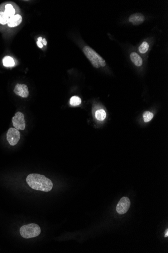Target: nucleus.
Segmentation results:
<instances>
[{
  "instance_id": "obj_17",
  "label": "nucleus",
  "mask_w": 168,
  "mask_h": 253,
  "mask_svg": "<svg viewBox=\"0 0 168 253\" xmlns=\"http://www.w3.org/2000/svg\"><path fill=\"white\" fill-rule=\"evenodd\" d=\"M142 116L144 121L145 122H148L152 119V118L154 117V114L150 111H146L143 113Z\"/></svg>"
},
{
  "instance_id": "obj_6",
  "label": "nucleus",
  "mask_w": 168,
  "mask_h": 253,
  "mask_svg": "<svg viewBox=\"0 0 168 253\" xmlns=\"http://www.w3.org/2000/svg\"><path fill=\"white\" fill-rule=\"evenodd\" d=\"M20 138V133L15 128H10L7 133V140L11 146H15L18 142Z\"/></svg>"
},
{
  "instance_id": "obj_18",
  "label": "nucleus",
  "mask_w": 168,
  "mask_h": 253,
  "mask_svg": "<svg viewBox=\"0 0 168 253\" xmlns=\"http://www.w3.org/2000/svg\"><path fill=\"white\" fill-rule=\"evenodd\" d=\"M37 45L39 47V48H42L43 47V44L41 42H39V41H37L36 42Z\"/></svg>"
},
{
  "instance_id": "obj_20",
  "label": "nucleus",
  "mask_w": 168,
  "mask_h": 253,
  "mask_svg": "<svg viewBox=\"0 0 168 253\" xmlns=\"http://www.w3.org/2000/svg\"><path fill=\"white\" fill-rule=\"evenodd\" d=\"M168 236V229H167L166 231V234L165 235V237L167 238Z\"/></svg>"
},
{
  "instance_id": "obj_11",
  "label": "nucleus",
  "mask_w": 168,
  "mask_h": 253,
  "mask_svg": "<svg viewBox=\"0 0 168 253\" xmlns=\"http://www.w3.org/2000/svg\"><path fill=\"white\" fill-rule=\"evenodd\" d=\"M130 59L132 60V62H133V64L136 66L140 67L142 65V58L137 53H132L130 54Z\"/></svg>"
},
{
  "instance_id": "obj_21",
  "label": "nucleus",
  "mask_w": 168,
  "mask_h": 253,
  "mask_svg": "<svg viewBox=\"0 0 168 253\" xmlns=\"http://www.w3.org/2000/svg\"><path fill=\"white\" fill-rule=\"evenodd\" d=\"M42 39H42V37H39V38H38V39H37V40H38V41H39V42H41L42 41Z\"/></svg>"
},
{
  "instance_id": "obj_2",
  "label": "nucleus",
  "mask_w": 168,
  "mask_h": 253,
  "mask_svg": "<svg viewBox=\"0 0 168 253\" xmlns=\"http://www.w3.org/2000/svg\"><path fill=\"white\" fill-rule=\"evenodd\" d=\"M83 52L95 68H99L101 67L105 66L106 64L105 60L91 47L85 46L83 49Z\"/></svg>"
},
{
  "instance_id": "obj_1",
  "label": "nucleus",
  "mask_w": 168,
  "mask_h": 253,
  "mask_svg": "<svg viewBox=\"0 0 168 253\" xmlns=\"http://www.w3.org/2000/svg\"><path fill=\"white\" fill-rule=\"evenodd\" d=\"M26 182L32 189L48 192L52 189L53 183L50 179L39 174H30L26 178Z\"/></svg>"
},
{
  "instance_id": "obj_5",
  "label": "nucleus",
  "mask_w": 168,
  "mask_h": 253,
  "mask_svg": "<svg viewBox=\"0 0 168 253\" xmlns=\"http://www.w3.org/2000/svg\"><path fill=\"white\" fill-rule=\"evenodd\" d=\"M12 123L15 128L18 130H24L25 128V121L24 115L21 112H17L12 118Z\"/></svg>"
},
{
  "instance_id": "obj_8",
  "label": "nucleus",
  "mask_w": 168,
  "mask_h": 253,
  "mask_svg": "<svg viewBox=\"0 0 168 253\" xmlns=\"http://www.w3.org/2000/svg\"><path fill=\"white\" fill-rule=\"evenodd\" d=\"M14 92L16 95L24 98H27L29 94L28 86L25 84H17L14 89Z\"/></svg>"
},
{
  "instance_id": "obj_12",
  "label": "nucleus",
  "mask_w": 168,
  "mask_h": 253,
  "mask_svg": "<svg viewBox=\"0 0 168 253\" xmlns=\"http://www.w3.org/2000/svg\"><path fill=\"white\" fill-rule=\"evenodd\" d=\"M3 63L5 67H13L15 64L13 58L9 56H6L3 58Z\"/></svg>"
},
{
  "instance_id": "obj_16",
  "label": "nucleus",
  "mask_w": 168,
  "mask_h": 253,
  "mask_svg": "<svg viewBox=\"0 0 168 253\" xmlns=\"http://www.w3.org/2000/svg\"><path fill=\"white\" fill-rule=\"evenodd\" d=\"M149 47H150V46L147 42H142V43L140 45V47L138 48V51L141 54L146 53L149 50Z\"/></svg>"
},
{
  "instance_id": "obj_15",
  "label": "nucleus",
  "mask_w": 168,
  "mask_h": 253,
  "mask_svg": "<svg viewBox=\"0 0 168 253\" xmlns=\"http://www.w3.org/2000/svg\"><path fill=\"white\" fill-rule=\"evenodd\" d=\"M81 102H82V100H81V98L76 96L72 97L70 98V105L73 106H79L81 104Z\"/></svg>"
},
{
  "instance_id": "obj_19",
  "label": "nucleus",
  "mask_w": 168,
  "mask_h": 253,
  "mask_svg": "<svg viewBox=\"0 0 168 253\" xmlns=\"http://www.w3.org/2000/svg\"><path fill=\"white\" fill-rule=\"evenodd\" d=\"M41 43H42V44H43V45H45V46H46V45H47V42L45 38V39H43Z\"/></svg>"
},
{
  "instance_id": "obj_13",
  "label": "nucleus",
  "mask_w": 168,
  "mask_h": 253,
  "mask_svg": "<svg viewBox=\"0 0 168 253\" xmlns=\"http://www.w3.org/2000/svg\"><path fill=\"white\" fill-rule=\"evenodd\" d=\"M95 117L99 121H103L106 117V113L104 110L99 109L95 112Z\"/></svg>"
},
{
  "instance_id": "obj_4",
  "label": "nucleus",
  "mask_w": 168,
  "mask_h": 253,
  "mask_svg": "<svg viewBox=\"0 0 168 253\" xmlns=\"http://www.w3.org/2000/svg\"><path fill=\"white\" fill-rule=\"evenodd\" d=\"M0 11L4 12L10 18L19 14L20 10L15 3L9 2L3 3L0 5Z\"/></svg>"
},
{
  "instance_id": "obj_10",
  "label": "nucleus",
  "mask_w": 168,
  "mask_h": 253,
  "mask_svg": "<svg viewBox=\"0 0 168 253\" xmlns=\"http://www.w3.org/2000/svg\"><path fill=\"white\" fill-rule=\"evenodd\" d=\"M145 16L142 13H136L131 15L129 17V21L134 25H138L145 21Z\"/></svg>"
},
{
  "instance_id": "obj_7",
  "label": "nucleus",
  "mask_w": 168,
  "mask_h": 253,
  "mask_svg": "<svg viewBox=\"0 0 168 253\" xmlns=\"http://www.w3.org/2000/svg\"><path fill=\"white\" fill-rule=\"evenodd\" d=\"M130 206V201L127 197H124L120 199L117 206L116 211L119 214L126 213L129 210Z\"/></svg>"
},
{
  "instance_id": "obj_14",
  "label": "nucleus",
  "mask_w": 168,
  "mask_h": 253,
  "mask_svg": "<svg viewBox=\"0 0 168 253\" xmlns=\"http://www.w3.org/2000/svg\"><path fill=\"white\" fill-rule=\"evenodd\" d=\"M9 17L4 12L0 11V26L7 25Z\"/></svg>"
},
{
  "instance_id": "obj_9",
  "label": "nucleus",
  "mask_w": 168,
  "mask_h": 253,
  "mask_svg": "<svg viewBox=\"0 0 168 253\" xmlns=\"http://www.w3.org/2000/svg\"><path fill=\"white\" fill-rule=\"evenodd\" d=\"M22 22V17L20 14L10 17L8 20L7 26L8 28H14L20 25Z\"/></svg>"
},
{
  "instance_id": "obj_3",
  "label": "nucleus",
  "mask_w": 168,
  "mask_h": 253,
  "mask_svg": "<svg viewBox=\"0 0 168 253\" xmlns=\"http://www.w3.org/2000/svg\"><path fill=\"white\" fill-rule=\"evenodd\" d=\"M41 233V227L34 223L22 226L20 230V234L25 239L35 238L38 236Z\"/></svg>"
}]
</instances>
